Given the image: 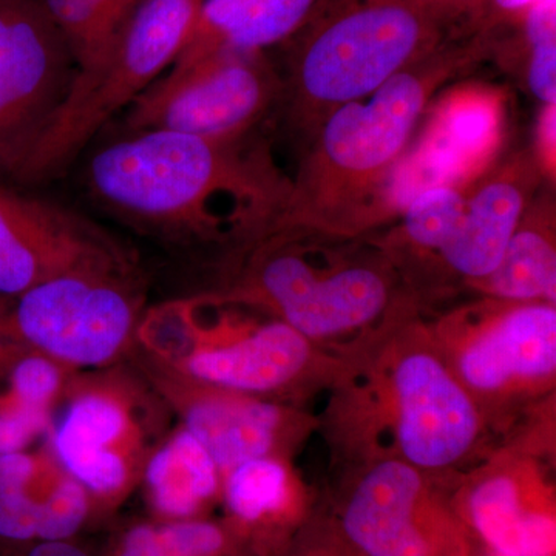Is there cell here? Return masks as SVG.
I'll return each instance as SVG.
<instances>
[{"mask_svg":"<svg viewBox=\"0 0 556 556\" xmlns=\"http://www.w3.org/2000/svg\"><path fill=\"white\" fill-rule=\"evenodd\" d=\"M94 200L116 217L177 243L260 240L285 206L291 179L251 135L218 141L130 131L86 169Z\"/></svg>","mask_w":556,"mask_h":556,"instance_id":"obj_1","label":"cell"},{"mask_svg":"<svg viewBox=\"0 0 556 556\" xmlns=\"http://www.w3.org/2000/svg\"><path fill=\"white\" fill-rule=\"evenodd\" d=\"M496 36L460 31L325 119L303 153L268 232L357 236L383 182L412 144L424 113L450 83L495 56ZM262 237V239H263Z\"/></svg>","mask_w":556,"mask_h":556,"instance_id":"obj_2","label":"cell"},{"mask_svg":"<svg viewBox=\"0 0 556 556\" xmlns=\"http://www.w3.org/2000/svg\"><path fill=\"white\" fill-rule=\"evenodd\" d=\"M464 30L420 0H318L308 20L281 43L277 109L306 148L336 110L365 100Z\"/></svg>","mask_w":556,"mask_h":556,"instance_id":"obj_3","label":"cell"},{"mask_svg":"<svg viewBox=\"0 0 556 556\" xmlns=\"http://www.w3.org/2000/svg\"><path fill=\"white\" fill-rule=\"evenodd\" d=\"M203 0H139L109 46L78 68L67 100L40 137L16 182L56 177L119 110L174 65Z\"/></svg>","mask_w":556,"mask_h":556,"instance_id":"obj_4","label":"cell"},{"mask_svg":"<svg viewBox=\"0 0 556 556\" xmlns=\"http://www.w3.org/2000/svg\"><path fill=\"white\" fill-rule=\"evenodd\" d=\"M311 340L281 320L252 324L217 300H170L144 311L141 356L206 386L262 397L288 387L311 357Z\"/></svg>","mask_w":556,"mask_h":556,"instance_id":"obj_5","label":"cell"},{"mask_svg":"<svg viewBox=\"0 0 556 556\" xmlns=\"http://www.w3.org/2000/svg\"><path fill=\"white\" fill-rule=\"evenodd\" d=\"M150 394L121 372L73 378L60 420L51 424V455L93 501L116 504L141 481L152 453Z\"/></svg>","mask_w":556,"mask_h":556,"instance_id":"obj_6","label":"cell"},{"mask_svg":"<svg viewBox=\"0 0 556 556\" xmlns=\"http://www.w3.org/2000/svg\"><path fill=\"white\" fill-rule=\"evenodd\" d=\"M138 276L72 274L28 289L7 313L27 350L75 369L109 367L135 346Z\"/></svg>","mask_w":556,"mask_h":556,"instance_id":"obj_7","label":"cell"},{"mask_svg":"<svg viewBox=\"0 0 556 556\" xmlns=\"http://www.w3.org/2000/svg\"><path fill=\"white\" fill-rule=\"evenodd\" d=\"M274 311L306 339L329 338L365 327L386 311L391 285L378 266L351 263L318 269L285 236L258 240L248 268L225 295Z\"/></svg>","mask_w":556,"mask_h":556,"instance_id":"obj_8","label":"cell"},{"mask_svg":"<svg viewBox=\"0 0 556 556\" xmlns=\"http://www.w3.org/2000/svg\"><path fill=\"white\" fill-rule=\"evenodd\" d=\"M280 97V72L265 51L217 54L185 72L164 73L130 105L126 123L130 131L232 141L252 135Z\"/></svg>","mask_w":556,"mask_h":556,"instance_id":"obj_9","label":"cell"},{"mask_svg":"<svg viewBox=\"0 0 556 556\" xmlns=\"http://www.w3.org/2000/svg\"><path fill=\"white\" fill-rule=\"evenodd\" d=\"M78 64L39 0H0V178L16 181Z\"/></svg>","mask_w":556,"mask_h":556,"instance_id":"obj_10","label":"cell"},{"mask_svg":"<svg viewBox=\"0 0 556 556\" xmlns=\"http://www.w3.org/2000/svg\"><path fill=\"white\" fill-rule=\"evenodd\" d=\"M138 276L137 260L108 230L53 201L0 188V295L72 274Z\"/></svg>","mask_w":556,"mask_h":556,"instance_id":"obj_11","label":"cell"},{"mask_svg":"<svg viewBox=\"0 0 556 556\" xmlns=\"http://www.w3.org/2000/svg\"><path fill=\"white\" fill-rule=\"evenodd\" d=\"M153 393L174 409L182 428L207 450L222 482L233 468L276 456L287 428V413L266 399L197 382L139 356Z\"/></svg>","mask_w":556,"mask_h":556,"instance_id":"obj_12","label":"cell"},{"mask_svg":"<svg viewBox=\"0 0 556 556\" xmlns=\"http://www.w3.org/2000/svg\"><path fill=\"white\" fill-rule=\"evenodd\" d=\"M397 441L405 463L444 468L477 441L479 415L466 388L428 353H412L394 369Z\"/></svg>","mask_w":556,"mask_h":556,"instance_id":"obj_13","label":"cell"},{"mask_svg":"<svg viewBox=\"0 0 556 556\" xmlns=\"http://www.w3.org/2000/svg\"><path fill=\"white\" fill-rule=\"evenodd\" d=\"M544 182L532 148L496 161L471 182L463 217L437 257L470 281L490 276Z\"/></svg>","mask_w":556,"mask_h":556,"instance_id":"obj_14","label":"cell"},{"mask_svg":"<svg viewBox=\"0 0 556 556\" xmlns=\"http://www.w3.org/2000/svg\"><path fill=\"white\" fill-rule=\"evenodd\" d=\"M506 116V91L464 80L439 91L412 142L441 163L456 185H470L500 160Z\"/></svg>","mask_w":556,"mask_h":556,"instance_id":"obj_15","label":"cell"},{"mask_svg":"<svg viewBox=\"0 0 556 556\" xmlns=\"http://www.w3.org/2000/svg\"><path fill=\"white\" fill-rule=\"evenodd\" d=\"M500 302L459 357L460 378L485 393L548 378L556 368L554 303Z\"/></svg>","mask_w":556,"mask_h":556,"instance_id":"obj_16","label":"cell"},{"mask_svg":"<svg viewBox=\"0 0 556 556\" xmlns=\"http://www.w3.org/2000/svg\"><path fill=\"white\" fill-rule=\"evenodd\" d=\"M424 482L417 468L402 460H383L358 482L343 529L365 556H430L417 511Z\"/></svg>","mask_w":556,"mask_h":556,"instance_id":"obj_17","label":"cell"},{"mask_svg":"<svg viewBox=\"0 0 556 556\" xmlns=\"http://www.w3.org/2000/svg\"><path fill=\"white\" fill-rule=\"evenodd\" d=\"M318 0H203L185 49L166 73L217 54L258 53L299 30Z\"/></svg>","mask_w":556,"mask_h":556,"instance_id":"obj_18","label":"cell"},{"mask_svg":"<svg viewBox=\"0 0 556 556\" xmlns=\"http://www.w3.org/2000/svg\"><path fill=\"white\" fill-rule=\"evenodd\" d=\"M477 285L504 302L555 305V195L547 182L527 206L495 270Z\"/></svg>","mask_w":556,"mask_h":556,"instance_id":"obj_19","label":"cell"},{"mask_svg":"<svg viewBox=\"0 0 556 556\" xmlns=\"http://www.w3.org/2000/svg\"><path fill=\"white\" fill-rule=\"evenodd\" d=\"M141 481L150 506L163 521L195 518L222 489L214 459L182 427L152 450Z\"/></svg>","mask_w":556,"mask_h":556,"instance_id":"obj_20","label":"cell"},{"mask_svg":"<svg viewBox=\"0 0 556 556\" xmlns=\"http://www.w3.org/2000/svg\"><path fill=\"white\" fill-rule=\"evenodd\" d=\"M470 515L479 535L500 556L554 554V518L526 510L517 481L508 475H492L479 482L471 493Z\"/></svg>","mask_w":556,"mask_h":556,"instance_id":"obj_21","label":"cell"},{"mask_svg":"<svg viewBox=\"0 0 556 556\" xmlns=\"http://www.w3.org/2000/svg\"><path fill=\"white\" fill-rule=\"evenodd\" d=\"M519 64L527 89L541 104L556 102V0H541L497 40L495 58Z\"/></svg>","mask_w":556,"mask_h":556,"instance_id":"obj_22","label":"cell"},{"mask_svg":"<svg viewBox=\"0 0 556 556\" xmlns=\"http://www.w3.org/2000/svg\"><path fill=\"white\" fill-rule=\"evenodd\" d=\"M39 3L64 36L80 68L109 46L139 0H39Z\"/></svg>","mask_w":556,"mask_h":556,"instance_id":"obj_23","label":"cell"},{"mask_svg":"<svg viewBox=\"0 0 556 556\" xmlns=\"http://www.w3.org/2000/svg\"><path fill=\"white\" fill-rule=\"evenodd\" d=\"M470 185L439 186L417 197L401 215L391 240L408 244L420 254L437 257L455 232L463 217Z\"/></svg>","mask_w":556,"mask_h":556,"instance_id":"obj_24","label":"cell"},{"mask_svg":"<svg viewBox=\"0 0 556 556\" xmlns=\"http://www.w3.org/2000/svg\"><path fill=\"white\" fill-rule=\"evenodd\" d=\"M230 514L252 525L278 514L289 496V473L277 456L258 457L233 468L222 482Z\"/></svg>","mask_w":556,"mask_h":556,"instance_id":"obj_25","label":"cell"},{"mask_svg":"<svg viewBox=\"0 0 556 556\" xmlns=\"http://www.w3.org/2000/svg\"><path fill=\"white\" fill-rule=\"evenodd\" d=\"M75 372L53 358L27 350L5 376L10 383L7 394L25 407L51 413L64 397Z\"/></svg>","mask_w":556,"mask_h":556,"instance_id":"obj_26","label":"cell"},{"mask_svg":"<svg viewBox=\"0 0 556 556\" xmlns=\"http://www.w3.org/2000/svg\"><path fill=\"white\" fill-rule=\"evenodd\" d=\"M93 497L86 486L60 468L42 496L39 541H68L90 517Z\"/></svg>","mask_w":556,"mask_h":556,"instance_id":"obj_27","label":"cell"},{"mask_svg":"<svg viewBox=\"0 0 556 556\" xmlns=\"http://www.w3.org/2000/svg\"><path fill=\"white\" fill-rule=\"evenodd\" d=\"M51 413L25 407L9 394L0 396V455L22 452L33 439L49 433Z\"/></svg>","mask_w":556,"mask_h":556,"instance_id":"obj_28","label":"cell"},{"mask_svg":"<svg viewBox=\"0 0 556 556\" xmlns=\"http://www.w3.org/2000/svg\"><path fill=\"white\" fill-rule=\"evenodd\" d=\"M541 0H485L478 13L467 22L468 31H484L501 36L526 16Z\"/></svg>","mask_w":556,"mask_h":556,"instance_id":"obj_29","label":"cell"},{"mask_svg":"<svg viewBox=\"0 0 556 556\" xmlns=\"http://www.w3.org/2000/svg\"><path fill=\"white\" fill-rule=\"evenodd\" d=\"M544 181L555 188L556 179V102L544 104L536 119L535 144L532 146Z\"/></svg>","mask_w":556,"mask_h":556,"instance_id":"obj_30","label":"cell"},{"mask_svg":"<svg viewBox=\"0 0 556 556\" xmlns=\"http://www.w3.org/2000/svg\"><path fill=\"white\" fill-rule=\"evenodd\" d=\"M159 525L139 522L121 535L112 556H159Z\"/></svg>","mask_w":556,"mask_h":556,"instance_id":"obj_31","label":"cell"},{"mask_svg":"<svg viewBox=\"0 0 556 556\" xmlns=\"http://www.w3.org/2000/svg\"><path fill=\"white\" fill-rule=\"evenodd\" d=\"M27 351L20 340L14 338L5 311H0V380L9 375L14 362Z\"/></svg>","mask_w":556,"mask_h":556,"instance_id":"obj_32","label":"cell"},{"mask_svg":"<svg viewBox=\"0 0 556 556\" xmlns=\"http://www.w3.org/2000/svg\"><path fill=\"white\" fill-rule=\"evenodd\" d=\"M420 2L447 14L466 27L467 22L478 13L485 0H420Z\"/></svg>","mask_w":556,"mask_h":556,"instance_id":"obj_33","label":"cell"}]
</instances>
